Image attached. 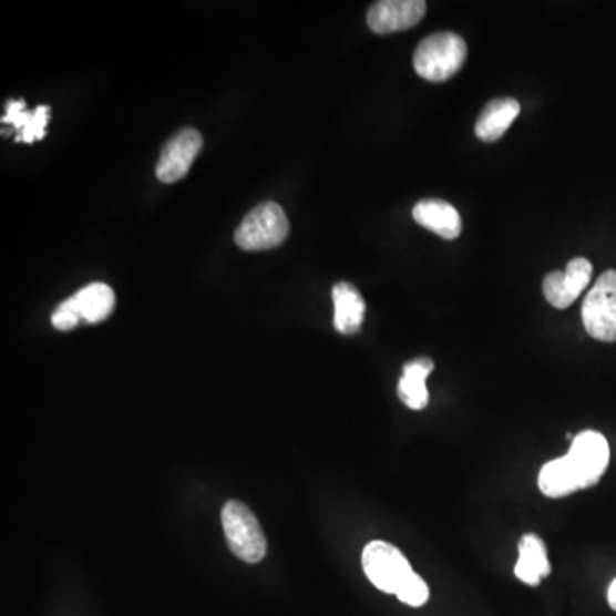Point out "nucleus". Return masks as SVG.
Masks as SVG:
<instances>
[{"mask_svg": "<svg viewBox=\"0 0 616 616\" xmlns=\"http://www.w3.org/2000/svg\"><path fill=\"white\" fill-rule=\"evenodd\" d=\"M608 462V440L599 432L586 430L572 440L567 455L546 462L537 476V486L550 499L572 495L596 485L605 474Z\"/></svg>", "mask_w": 616, "mask_h": 616, "instance_id": "f257e3e1", "label": "nucleus"}, {"mask_svg": "<svg viewBox=\"0 0 616 616\" xmlns=\"http://www.w3.org/2000/svg\"><path fill=\"white\" fill-rule=\"evenodd\" d=\"M468 47L459 34L444 31L427 37L414 52V71L433 83L451 80L466 62Z\"/></svg>", "mask_w": 616, "mask_h": 616, "instance_id": "f03ea898", "label": "nucleus"}, {"mask_svg": "<svg viewBox=\"0 0 616 616\" xmlns=\"http://www.w3.org/2000/svg\"><path fill=\"white\" fill-rule=\"evenodd\" d=\"M290 234V223L279 204L263 203L254 207L235 232V244L247 253L279 247Z\"/></svg>", "mask_w": 616, "mask_h": 616, "instance_id": "7ed1b4c3", "label": "nucleus"}, {"mask_svg": "<svg viewBox=\"0 0 616 616\" xmlns=\"http://www.w3.org/2000/svg\"><path fill=\"white\" fill-rule=\"evenodd\" d=\"M223 530L229 550L248 564L263 561L267 552L266 536L256 515L247 505L229 500L222 512Z\"/></svg>", "mask_w": 616, "mask_h": 616, "instance_id": "20e7f679", "label": "nucleus"}, {"mask_svg": "<svg viewBox=\"0 0 616 616\" xmlns=\"http://www.w3.org/2000/svg\"><path fill=\"white\" fill-rule=\"evenodd\" d=\"M361 565L370 583L388 594H398L402 584L414 574L407 556L386 542H372L365 546Z\"/></svg>", "mask_w": 616, "mask_h": 616, "instance_id": "39448f33", "label": "nucleus"}, {"mask_svg": "<svg viewBox=\"0 0 616 616\" xmlns=\"http://www.w3.org/2000/svg\"><path fill=\"white\" fill-rule=\"evenodd\" d=\"M587 335L598 341H616V271L599 276L583 305Z\"/></svg>", "mask_w": 616, "mask_h": 616, "instance_id": "423d86ee", "label": "nucleus"}, {"mask_svg": "<svg viewBox=\"0 0 616 616\" xmlns=\"http://www.w3.org/2000/svg\"><path fill=\"white\" fill-rule=\"evenodd\" d=\"M203 150V136L196 129H182L177 136H173L163 147L156 177L163 184H175L187 175L192 163Z\"/></svg>", "mask_w": 616, "mask_h": 616, "instance_id": "0eeeda50", "label": "nucleus"}, {"mask_svg": "<svg viewBox=\"0 0 616 616\" xmlns=\"http://www.w3.org/2000/svg\"><path fill=\"white\" fill-rule=\"evenodd\" d=\"M593 278V264L584 257L571 260L564 273L553 271L543 281L546 300L555 308L571 307Z\"/></svg>", "mask_w": 616, "mask_h": 616, "instance_id": "6e6552de", "label": "nucleus"}, {"mask_svg": "<svg viewBox=\"0 0 616 616\" xmlns=\"http://www.w3.org/2000/svg\"><path fill=\"white\" fill-rule=\"evenodd\" d=\"M425 14L423 0H382L370 8L367 23L373 33L389 34L417 27Z\"/></svg>", "mask_w": 616, "mask_h": 616, "instance_id": "1a4fd4ad", "label": "nucleus"}, {"mask_svg": "<svg viewBox=\"0 0 616 616\" xmlns=\"http://www.w3.org/2000/svg\"><path fill=\"white\" fill-rule=\"evenodd\" d=\"M413 218L418 225L445 240H454L462 232V219L458 209L442 199L420 201L414 206Z\"/></svg>", "mask_w": 616, "mask_h": 616, "instance_id": "9d476101", "label": "nucleus"}, {"mask_svg": "<svg viewBox=\"0 0 616 616\" xmlns=\"http://www.w3.org/2000/svg\"><path fill=\"white\" fill-rule=\"evenodd\" d=\"M552 572L545 542L536 534H524L519 542V561L514 574L527 586H537Z\"/></svg>", "mask_w": 616, "mask_h": 616, "instance_id": "9b49d317", "label": "nucleus"}, {"mask_svg": "<svg viewBox=\"0 0 616 616\" xmlns=\"http://www.w3.org/2000/svg\"><path fill=\"white\" fill-rule=\"evenodd\" d=\"M8 113L2 117L4 124H11L18 143H34L45 137V127L50 121V106H38L34 112H27L24 100H9Z\"/></svg>", "mask_w": 616, "mask_h": 616, "instance_id": "f8f14e48", "label": "nucleus"}, {"mask_svg": "<svg viewBox=\"0 0 616 616\" xmlns=\"http://www.w3.org/2000/svg\"><path fill=\"white\" fill-rule=\"evenodd\" d=\"M332 301H335V327L341 335H357L363 326L365 305L360 291L350 283H338L332 288Z\"/></svg>", "mask_w": 616, "mask_h": 616, "instance_id": "ddd939ff", "label": "nucleus"}, {"mask_svg": "<svg viewBox=\"0 0 616 616\" xmlns=\"http://www.w3.org/2000/svg\"><path fill=\"white\" fill-rule=\"evenodd\" d=\"M433 369H435V363L430 358H417L404 365L401 380H399L398 394L410 410H425L429 404L427 379Z\"/></svg>", "mask_w": 616, "mask_h": 616, "instance_id": "4468645a", "label": "nucleus"}, {"mask_svg": "<svg viewBox=\"0 0 616 616\" xmlns=\"http://www.w3.org/2000/svg\"><path fill=\"white\" fill-rule=\"evenodd\" d=\"M65 301L80 316L81 320L96 324L102 322L112 314L113 307H115V294L105 283H93Z\"/></svg>", "mask_w": 616, "mask_h": 616, "instance_id": "2eb2a0df", "label": "nucleus"}, {"mask_svg": "<svg viewBox=\"0 0 616 616\" xmlns=\"http://www.w3.org/2000/svg\"><path fill=\"white\" fill-rule=\"evenodd\" d=\"M519 112H521V105L517 100H492L478 119L476 127H474L476 136L485 143H495L514 124Z\"/></svg>", "mask_w": 616, "mask_h": 616, "instance_id": "dca6fc26", "label": "nucleus"}, {"mask_svg": "<svg viewBox=\"0 0 616 616\" xmlns=\"http://www.w3.org/2000/svg\"><path fill=\"white\" fill-rule=\"evenodd\" d=\"M396 596H398L399 602L404 603V605L420 608V606L429 602L430 591L425 581L421 579L420 575L414 572L410 579L402 584L401 589L398 591Z\"/></svg>", "mask_w": 616, "mask_h": 616, "instance_id": "f3484780", "label": "nucleus"}, {"mask_svg": "<svg viewBox=\"0 0 616 616\" xmlns=\"http://www.w3.org/2000/svg\"><path fill=\"white\" fill-rule=\"evenodd\" d=\"M80 316L69 307L68 301L59 305L52 316V326L59 331H71L78 324H80Z\"/></svg>", "mask_w": 616, "mask_h": 616, "instance_id": "a211bd4d", "label": "nucleus"}, {"mask_svg": "<svg viewBox=\"0 0 616 616\" xmlns=\"http://www.w3.org/2000/svg\"><path fill=\"white\" fill-rule=\"evenodd\" d=\"M608 603L609 606H612V608L616 612V579L613 581L612 586H609Z\"/></svg>", "mask_w": 616, "mask_h": 616, "instance_id": "6ab92c4d", "label": "nucleus"}]
</instances>
